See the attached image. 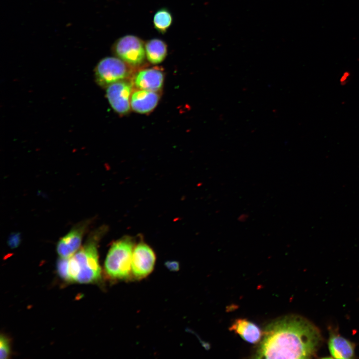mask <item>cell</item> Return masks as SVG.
<instances>
[{
	"mask_svg": "<svg viewBox=\"0 0 359 359\" xmlns=\"http://www.w3.org/2000/svg\"><path fill=\"white\" fill-rule=\"evenodd\" d=\"M323 338L310 321L296 314L279 317L269 323L254 355L257 359H308L315 356Z\"/></svg>",
	"mask_w": 359,
	"mask_h": 359,
	"instance_id": "cell-1",
	"label": "cell"
},
{
	"mask_svg": "<svg viewBox=\"0 0 359 359\" xmlns=\"http://www.w3.org/2000/svg\"><path fill=\"white\" fill-rule=\"evenodd\" d=\"M104 230L101 228L91 233L85 244L69 258L70 282L79 283L95 282L101 277L97 244Z\"/></svg>",
	"mask_w": 359,
	"mask_h": 359,
	"instance_id": "cell-2",
	"label": "cell"
},
{
	"mask_svg": "<svg viewBox=\"0 0 359 359\" xmlns=\"http://www.w3.org/2000/svg\"><path fill=\"white\" fill-rule=\"evenodd\" d=\"M134 243L129 237L114 242L109 250L104 263L107 275L113 279H126L131 273Z\"/></svg>",
	"mask_w": 359,
	"mask_h": 359,
	"instance_id": "cell-3",
	"label": "cell"
},
{
	"mask_svg": "<svg viewBox=\"0 0 359 359\" xmlns=\"http://www.w3.org/2000/svg\"><path fill=\"white\" fill-rule=\"evenodd\" d=\"M131 66L117 57H105L94 68L96 83L106 88L115 82L127 80L131 75Z\"/></svg>",
	"mask_w": 359,
	"mask_h": 359,
	"instance_id": "cell-4",
	"label": "cell"
},
{
	"mask_svg": "<svg viewBox=\"0 0 359 359\" xmlns=\"http://www.w3.org/2000/svg\"><path fill=\"white\" fill-rule=\"evenodd\" d=\"M112 52L131 67H138L146 59L145 43L137 36L126 35L117 39L112 46Z\"/></svg>",
	"mask_w": 359,
	"mask_h": 359,
	"instance_id": "cell-5",
	"label": "cell"
},
{
	"mask_svg": "<svg viewBox=\"0 0 359 359\" xmlns=\"http://www.w3.org/2000/svg\"><path fill=\"white\" fill-rule=\"evenodd\" d=\"M133 86L132 81L127 79L113 83L106 88V96L109 104L120 115L127 114L130 110Z\"/></svg>",
	"mask_w": 359,
	"mask_h": 359,
	"instance_id": "cell-6",
	"label": "cell"
},
{
	"mask_svg": "<svg viewBox=\"0 0 359 359\" xmlns=\"http://www.w3.org/2000/svg\"><path fill=\"white\" fill-rule=\"evenodd\" d=\"M156 261L153 250L146 243L140 242L133 249L131 274L136 279H143L153 271Z\"/></svg>",
	"mask_w": 359,
	"mask_h": 359,
	"instance_id": "cell-7",
	"label": "cell"
},
{
	"mask_svg": "<svg viewBox=\"0 0 359 359\" xmlns=\"http://www.w3.org/2000/svg\"><path fill=\"white\" fill-rule=\"evenodd\" d=\"M89 223L86 220L77 224L60 239L56 246L57 252L60 257L69 258L80 248L83 236Z\"/></svg>",
	"mask_w": 359,
	"mask_h": 359,
	"instance_id": "cell-8",
	"label": "cell"
},
{
	"mask_svg": "<svg viewBox=\"0 0 359 359\" xmlns=\"http://www.w3.org/2000/svg\"><path fill=\"white\" fill-rule=\"evenodd\" d=\"M164 80L163 71L153 67L137 71L133 75L132 81L137 89L158 92L163 87Z\"/></svg>",
	"mask_w": 359,
	"mask_h": 359,
	"instance_id": "cell-9",
	"label": "cell"
},
{
	"mask_svg": "<svg viewBox=\"0 0 359 359\" xmlns=\"http://www.w3.org/2000/svg\"><path fill=\"white\" fill-rule=\"evenodd\" d=\"M329 352L335 359H351L355 357V344L342 336L338 330L331 328L328 340Z\"/></svg>",
	"mask_w": 359,
	"mask_h": 359,
	"instance_id": "cell-10",
	"label": "cell"
},
{
	"mask_svg": "<svg viewBox=\"0 0 359 359\" xmlns=\"http://www.w3.org/2000/svg\"><path fill=\"white\" fill-rule=\"evenodd\" d=\"M159 98L158 92L137 89L131 95V107L137 113L147 114L155 109Z\"/></svg>",
	"mask_w": 359,
	"mask_h": 359,
	"instance_id": "cell-11",
	"label": "cell"
},
{
	"mask_svg": "<svg viewBox=\"0 0 359 359\" xmlns=\"http://www.w3.org/2000/svg\"><path fill=\"white\" fill-rule=\"evenodd\" d=\"M229 330L239 335L244 341L252 344H256L260 341L262 331L255 323L244 318L234 320Z\"/></svg>",
	"mask_w": 359,
	"mask_h": 359,
	"instance_id": "cell-12",
	"label": "cell"
},
{
	"mask_svg": "<svg viewBox=\"0 0 359 359\" xmlns=\"http://www.w3.org/2000/svg\"><path fill=\"white\" fill-rule=\"evenodd\" d=\"M145 49L147 59L153 64L161 63L167 55V45L159 38H152L145 42Z\"/></svg>",
	"mask_w": 359,
	"mask_h": 359,
	"instance_id": "cell-13",
	"label": "cell"
},
{
	"mask_svg": "<svg viewBox=\"0 0 359 359\" xmlns=\"http://www.w3.org/2000/svg\"><path fill=\"white\" fill-rule=\"evenodd\" d=\"M172 22V14L166 8L158 9L154 15L153 19L154 27L160 33H165L171 27Z\"/></svg>",
	"mask_w": 359,
	"mask_h": 359,
	"instance_id": "cell-14",
	"label": "cell"
},
{
	"mask_svg": "<svg viewBox=\"0 0 359 359\" xmlns=\"http://www.w3.org/2000/svg\"><path fill=\"white\" fill-rule=\"evenodd\" d=\"M69 258H61L57 263V271L59 276L63 280L70 282L68 274Z\"/></svg>",
	"mask_w": 359,
	"mask_h": 359,
	"instance_id": "cell-15",
	"label": "cell"
},
{
	"mask_svg": "<svg viewBox=\"0 0 359 359\" xmlns=\"http://www.w3.org/2000/svg\"><path fill=\"white\" fill-rule=\"evenodd\" d=\"M10 352L9 342L4 336L1 335L0 338V358L5 359L8 358Z\"/></svg>",
	"mask_w": 359,
	"mask_h": 359,
	"instance_id": "cell-16",
	"label": "cell"
},
{
	"mask_svg": "<svg viewBox=\"0 0 359 359\" xmlns=\"http://www.w3.org/2000/svg\"><path fill=\"white\" fill-rule=\"evenodd\" d=\"M8 243L11 248L17 247L20 243V235L18 234L12 235L9 237Z\"/></svg>",
	"mask_w": 359,
	"mask_h": 359,
	"instance_id": "cell-17",
	"label": "cell"
},
{
	"mask_svg": "<svg viewBox=\"0 0 359 359\" xmlns=\"http://www.w3.org/2000/svg\"><path fill=\"white\" fill-rule=\"evenodd\" d=\"M349 76L350 74L348 72H344L340 79V83L341 84H344L347 81Z\"/></svg>",
	"mask_w": 359,
	"mask_h": 359,
	"instance_id": "cell-18",
	"label": "cell"
}]
</instances>
